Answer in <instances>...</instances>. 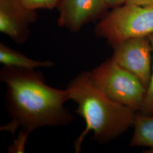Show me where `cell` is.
I'll return each mask as SVG.
<instances>
[{
    "label": "cell",
    "instance_id": "6da1fadb",
    "mask_svg": "<svg viewBox=\"0 0 153 153\" xmlns=\"http://www.w3.org/2000/svg\"><path fill=\"white\" fill-rule=\"evenodd\" d=\"M0 79L6 85V107L11 120L0 128L1 131L17 139L10 150L24 152L28 137L43 126H59L71 124L74 119L64 104L70 100L68 90L52 88L45 82L43 74L35 69L3 66Z\"/></svg>",
    "mask_w": 153,
    "mask_h": 153
},
{
    "label": "cell",
    "instance_id": "7a4b0ae2",
    "mask_svg": "<svg viewBox=\"0 0 153 153\" xmlns=\"http://www.w3.org/2000/svg\"><path fill=\"white\" fill-rule=\"evenodd\" d=\"M70 100L77 104L76 113L84 119L86 127L74 142L76 153L82 150L86 136L93 131V139L107 143L133 125L136 112L109 98L91 81L89 71H82L66 88Z\"/></svg>",
    "mask_w": 153,
    "mask_h": 153
},
{
    "label": "cell",
    "instance_id": "3957f363",
    "mask_svg": "<svg viewBox=\"0 0 153 153\" xmlns=\"http://www.w3.org/2000/svg\"><path fill=\"white\" fill-rule=\"evenodd\" d=\"M95 33L112 47L126 39L149 36L153 33V5L126 4L113 8L101 18Z\"/></svg>",
    "mask_w": 153,
    "mask_h": 153
},
{
    "label": "cell",
    "instance_id": "277c9868",
    "mask_svg": "<svg viewBox=\"0 0 153 153\" xmlns=\"http://www.w3.org/2000/svg\"><path fill=\"white\" fill-rule=\"evenodd\" d=\"M89 73L93 83L109 98L136 112L140 110L146 88L112 57Z\"/></svg>",
    "mask_w": 153,
    "mask_h": 153
},
{
    "label": "cell",
    "instance_id": "5b68a950",
    "mask_svg": "<svg viewBox=\"0 0 153 153\" xmlns=\"http://www.w3.org/2000/svg\"><path fill=\"white\" fill-rule=\"evenodd\" d=\"M112 58L131 72L147 88L153 65V49L149 36L129 39L112 47Z\"/></svg>",
    "mask_w": 153,
    "mask_h": 153
},
{
    "label": "cell",
    "instance_id": "8992f818",
    "mask_svg": "<svg viewBox=\"0 0 153 153\" xmlns=\"http://www.w3.org/2000/svg\"><path fill=\"white\" fill-rule=\"evenodd\" d=\"M58 25L73 33L90 22L102 18L107 7L103 0H60Z\"/></svg>",
    "mask_w": 153,
    "mask_h": 153
},
{
    "label": "cell",
    "instance_id": "52a82bcc",
    "mask_svg": "<svg viewBox=\"0 0 153 153\" xmlns=\"http://www.w3.org/2000/svg\"><path fill=\"white\" fill-rule=\"evenodd\" d=\"M36 10H30L19 0H0V31L16 43H25L30 26L36 21Z\"/></svg>",
    "mask_w": 153,
    "mask_h": 153
},
{
    "label": "cell",
    "instance_id": "ba28073f",
    "mask_svg": "<svg viewBox=\"0 0 153 153\" xmlns=\"http://www.w3.org/2000/svg\"><path fill=\"white\" fill-rule=\"evenodd\" d=\"M133 126L134 131L129 146L147 147L148 153H153V116L136 112Z\"/></svg>",
    "mask_w": 153,
    "mask_h": 153
},
{
    "label": "cell",
    "instance_id": "9c48e42d",
    "mask_svg": "<svg viewBox=\"0 0 153 153\" xmlns=\"http://www.w3.org/2000/svg\"><path fill=\"white\" fill-rule=\"evenodd\" d=\"M0 62L3 66L29 69L43 67L50 68L54 65V63L51 61H41L30 59L2 42L0 43Z\"/></svg>",
    "mask_w": 153,
    "mask_h": 153
},
{
    "label": "cell",
    "instance_id": "30bf717a",
    "mask_svg": "<svg viewBox=\"0 0 153 153\" xmlns=\"http://www.w3.org/2000/svg\"><path fill=\"white\" fill-rule=\"evenodd\" d=\"M153 49V65L150 80L146 88V95L142 107L138 111L143 115L153 116V33L149 36Z\"/></svg>",
    "mask_w": 153,
    "mask_h": 153
},
{
    "label": "cell",
    "instance_id": "8fae6325",
    "mask_svg": "<svg viewBox=\"0 0 153 153\" xmlns=\"http://www.w3.org/2000/svg\"><path fill=\"white\" fill-rule=\"evenodd\" d=\"M23 5L30 10L39 9L52 10L57 7L60 0H19Z\"/></svg>",
    "mask_w": 153,
    "mask_h": 153
},
{
    "label": "cell",
    "instance_id": "7c38bea8",
    "mask_svg": "<svg viewBox=\"0 0 153 153\" xmlns=\"http://www.w3.org/2000/svg\"><path fill=\"white\" fill-rule=\"evenodd\" d=\"M103 1L108 8L111 7L113 9L126 4L128 0H103Z\"/></svg>",
    "mask_w": 153,
    "mask_h": 153
},
{
    "label": "cell",
    "instance_id": "4fadbf2b",
    "mask_svg": "<svg viewBox=\"0 0 153 153\" xmlns=\"http://www.w3.org/2000/svg\"><path fill=\"white\" fill-rule=\"evenodd\" d=\"M126 4H134L138 5H153V0H128Z\"/></svg>",
    "mask_w": 153,
    "mask_h": 153
}]
</instances>
